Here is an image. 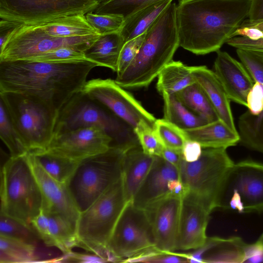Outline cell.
Listing matches in <instances>:
<instances>
[{
    "instance_id": "1",
    "label": "cell",
    "mask_w": 263,
    "mask_h": 263,
    "mask_svg": "<svg viewBox=\"0 0 263 263\" xmlns=\"http://www.w3.org/2000/svg\"><path fill=\"white\" fill-rule=\"evenodd\" d=\"M250 0H179V46L197 55L220 50L248 17Z\"/></svg>"
},
{
    "instance_id": "2",
    "label": "cell",
    "mask_w": 263,
    "mask_h": 263,
    "mask_svg": "<svg viewBox=\"0 0 263 263\" xmlns=\"http://www.w3.org/2000/svg\"><path fill=\"white\" fill-rule=\"evenodd\" d=\"M98 64L88 60L53 63L29 60L0 62V92L36 96L58 111L81 91Z\"/></svg>"
},
{
    "instance_id": "3",
    "label": "cell",
    "mask_w": 263,
    "mask_h": 263,
    "mask_svg": "<svg viewBox=\"0 0 263 263\" xmlns=\"http://www.w3.org/2000/svg\"><path fill=\"white\" fill-rule=\"evenodd\" d=\"M177 5L172 2L145 31L139 51L115 81L124 89L147 87L173 60L179 46L176 26Z\"/></svg>"
},
{
    "instance_id": "4",
    "label": "cell",
    "mask_w": 263,
    "mask_h": 263,
    "mask_svg": "<svg viewBox=\"0 0 263 263\" xmlns=\"http://www.w3.org/2000/svg\"><path fill=\"white\" fill-rule=\"evenodd\" d=\"M90 126H96L104 131L112 139L111 147L126 153L140 146L133 129L81 90L58 110L54 136Z\"/></svg>"
},
{
    "instance_id": "5",
    "label": "cell",
    "mask_w": 263,
    "mask_h": 263,
    "mask_svg": "<svg viewBox=\"0 0 263 263\" xmlns=\"http://www.w3.org/2000/svg\"><path fill=\"white\" fill-rule=\"evenodd\" d=\"M128 202L122 177L80 213L76 234L78 247L110 261L107 247L117 221Z\"/></svg>"
},
{
    "instance_id": "6",
    "label": "cell",
    "mask_w": 263,
    "mask_h": 263,
    "mask_svg": "<svg viewBox=\"0 0 263 263\" xmlns=\"http://www.w3.org/2000/svg\"><path fill=\"white\" fill-rule=\"evenodd\" d=\"M43 206L42 192L27 153L10 157L1 170V214L31 227Z\"/></svg>"
},
{
    "instance_id": "7",
    "label": "cell",
    "mask_w": 263,
    "mask_h": 263,
    "mask_svg": "<svg viewBox=\"0 0 263 263\" xmlns=\"http://www.w3.org/2000/svg\"><path fill=\"white\" fill-rule=\"evenodd\" d=\"M0 100L28 153L47 149L54 136L58 111L31 95L0 92Z\"/></svg>"
},
{
    "instance_id": "8",
    "label": "cell",
    "mask_w": 263,
    "mask_h": 263,
    "mask_svg": "<svg viewBox=\"0 0 263 263\" xmlns=\"http://www.w3.org/2000/svg\"><path fill=\"white\" fill-rule=\"evenodd\" d=\"M125 154L110 147L79 162L66 185L80 213L121 178Z\"/></svg>"
},
{
    "instance_id": "9",
    "label": "cell",
    "mask_w": 263,
    "mask_h": 263,
    "mask_svg": "<svg viewBox=\"0 0 263 263\" xmlns=\"http://www.w3.org/2000/svg\"><path fill=\"white\" fill-rule=\"evenodd\" d=\"M234 163L226 149L202 148L200 157L195 161H185L182 157L178 170L187 193L212 212L216 209L221 185Z\"/></svg>"
},
{
    "instance_id": "10",
    "label": "cell",
    "mask_w": 263,
    "mask_h": 263,
    "mask_svg": "<svg viewBox=\"0 0 263 263\" xmlns=\"http://www.w3.org/2000/svg\"><path fill=\"white\" fill-rule=\"evenodd\" d=\"M216 208L263 214V164L251 160L234 163L221 185Z\"/></svg>"
},
{
    "instance_id": "11",
    "label": "cell",
    "mask_w": 263,
    "mask_h": 263,
    "mask_svg": "<svg viewBox=\"0 0 263 263\" xmlns=\"http://www.w3.org/2000/svg\"><path fill=\"white\" fill-rule=\"evenodd\" d=\"M110 261L127 259L157 251L152 226L145 210L128 202L124 209L108 241ZM161 252V251H160Z\"/></svg>"
},
{
    "instance_id": "12",
    "label": "cell",
    "mask_w": 263,
    "mask_h": 263,
    "mask_svg": "<svg viewBox=\"0 0 263 263\" xmlns=\"http://www.w3.org/2000/svg\"><path fill=\"white\" fill-rule=\"evenodd\" d=\"M99 34L59 37L50 35L35 25L21 24L0 48V62L25 60L57 48L68 47L84 52Z\"/></svg>"
},
{
    "instance_id": "13",
    "label": "cell",
    "mask_w": 263,
    "mask_h": 263,
    "mask_svg": "<svg viewBox=\"0 0 263 263\" xmlns=\"http://www.w3.org/2000/svg\"><path fill=\"white\" fill-rule=\"evenodd\" d=\"M99 0H0L1 20L31 25L93 11Z\"/></svg>"
},
{
    "instance_id": "14",
    "label": "cell",
    "mask_w": 263,
    "mask_h": 263,
    "mask_svg": "<svg viewBox=\"0 0 263 263\" xmlns=\"http://www.w3.org/2000/svg\"><path fill=\"white\" fill-rule=\"evenodd\" d=\"M81 91L105 106L133 130L142 123L154 127L155 117L115 80L93 79L86 82Z\"/></svg>"
},
{
    "instance_id": "15",
    "label": "cell",
    "mask_w": 263,
    "mask_h": 263,
    "mask_svg": "<svg viewBox=\"0 0 263 263\" xmlns=\"http://www.w3.org/2000/svg\"><path fill=\"white\" fill-rule=\"evenodd\" d=\"M111 138L96 126L82 127L54 136L47 150L80 162L107 151Z\"/></svg>"
},
{
    "instance_id": "16",
    "label": "cell",
    "mask_w": 263,
    "mask_h": 263,
    "mask_svg": "<svg viewBox=\"0 0 263 263\" xmlns=\"http://www.w3.org/2000/svg\"><path fill=\"white\" fill-rule=\"evenodd\" d=\"M182 197L170 193L144 209L149 220L156 248L163 252L176 250Z\"/></svg>"
},
{
    "instance_id": "17",
    "label": "cell",
    "mask_w": 263,
    "mask_h": 263,
    "mask_svg": "<svg viewBox=\"0 0 263 263\" xmlns=\"http://www.w3.org/2000/svg\"><path fill=\"white\" fill-rule=\"evenodd\" d=\"M211 213L192 195L182 197L176 250H195L205 243Z\"/></svg>"
},
{
    "instance_id": "18",
    "label": "cell",
    "mask_w": 263,
    "mask_h": 263,
    "mask_svg": "<svg viewBox=\"0 0 263 263\" xmlns=\"http://www.w3.org/2000/svg\"><path fill=\"white\" fill-rule=\"evenodd\" d=\"M27 156L43 196L42 209L60 215L76 229L80 212L66 184L49 176L32 154L27 153Z\"/></svg>"
},
{
    "instance_id": "19",
    "label": "cell",
    "mask_w": 263,
    "mask_h": 263,
    "mask_svg": "<svg viewBox=\"0 0 263 263\" xmlns=\"http://www.w3.org/2000/svg\"><path fill=\"white\" fill-rule=\"evenodd\" d=\"M214 71L231 101L247 107V99L254 82L245 66L228 52L219 50Z\"/></svg>"
},
{
    "instance_id": "20",
    "label": "cell",
    "mask_w": 263,
    "mask_h": 263,
    "mask_svg": "<svg viewBox=\"0 0 263 263\" xmlns=\"http://www.w3.org/2000/svg\"><path fill=\"white\" fill-rule=\"evenodd\" d=\"M180 179L177 167L162 157L156 156L148 175L132 202L133 204L145 209L171 193L170 182Z\"/></svg>"
},
{
    "instance_id": "21",
    "label": "cell",
    "mask_w": 263,
    "mask_h": 263,
    "mask_svg": "<svg viewBox=\"0 0 263 263\" xmlns=\"http://www.w3.org/2000/svg\"><path fill=\"white\" fill-rule=\"evenodd\" d=\"M31 226L48 247H55L68 254L78 246L76 229L62 216L42 209L31 221Z\"/></svg>"
},
{
    "instance_id": "22",
    "label": "cell",
    "mask_w": 263,
    "mask_h": 263,
    "mask_svg": "<svg viewBox=\"0 0 263 263\" xmlns=\"http://www.w3.org/2000/svg\"><path fill=\"white\" fill-rule=\"evenodd\" d=\"M196 82L201 86L219 120L237 131L230 106V100L214 71L205 66H193Z\"/></svg>"
},
{
    "instance_id": "23",
    "label": "cell",
    "mask_w": 263,
    "mask_h": 263,
    "mask_svg": "<svg viewBox=\"0 0 263 263\" xmlns=\"http://www.w3.org/2000/svg\"><path fill=\"white\" fill-rule=\"evenodd\" d=\"M155 157L145 154L140 145L125 153L123 161L122 179L128 202H132L148 175Z\"/></svg>"
},
{
    "instance_id": "24",
    "label": "cell",
    "mask_w": 263,
    "mask_h": 263,
    "mask_svg": "<svg viewBox=\"0 0 263 263\" xmlns=\"http://www.w3.org/2000/svg\"><path fill=\"white\" fill-rule=\"evenodd\" d=\"M184 132L188 140L197 142L202 148L227 149L240 141L238 130L232 129L219 119Z\"/></svg>"
},
{
    "instance_id": "25",
    "label": "cell",
    "mask_w": 263,
    "mask_h": 263,
    "mask_svg": "<svg viewBox=\"0 0 263 263\" xmlns=\"http://www.w3.org/2000/svg\"><path fill=\"white\" fill-rule=\"evenodd\" d=\"M125 43L119 31L100 35L84 52L86 59L117 72L121 49Z\"/></svg>"
},
{
    "instance_id": "26",
    "label": "cell",
    "mask_w": 263,
    "mask_h": 263,
    "mask_svg": "<svg viewBox=\"0 0 263 263\" xmlns=\"http://www.w3.org/2000/svg\"><path fill=\"white\" fill-rule=\"evenodd\" d=\"M210 248L203 258V262H245L247 244L239 237L224 238L208 237Z\"/></svg>"
},
{
    "instance_id": "27",
    "label": "cell",
    "mask_w": 263,
    "mask_h": 263,
    "mask_svg": "<svg viewBox=\"0 0 263 263\" xmlns=\"http://www.w3.org/2000/svg\"><path fill=\"white\" fill-rule=\"evenodd\" d=\"M157 77V89L161 95L175 94L196 82L193 66L173 60L163 68Z\"/></svg>"
},
{
    "instance_id": "28",
    "label": "cell",
    "mask_w": 263,
    "mask_h": 263,
    "mask_svg": "<svg viewBox=\"0 0 263 263\" xmlns=\"http://www.w3.org/2000/svg\"><path fill=\"white\" fill-rule=\"evenodd\" d=\"M173 0H161L135 12L124 20L119 31L125 42L145 32L151 25L173 2Z\"/></svg>"
},
{
    "instance_id": "29",
    "label": "cell",
    "mask_w": 263,
    "mask_h": 263,
    "mask_svg": "<svg viewBox=\"0 0 263 263\" xmlns=\"http://www.w3.org/2000/svg\"><path fill=\"white\" fill-rule=\"evenodd\" d=\"M31 25L37 26L50 35L59 37H71L98 34L87 22L85 15L61 17Z\"/></svg>"
},
{
    "instance_id": "30",
    "label": "cell",
    "mask_w": 263,
    "mask_h": 263,
    "mask_svg": "<svg viewBox=\"0 0 263 263\" xmlns=\"http://www.w3.org/2000/svg\"><path fill=\"white\" fill-rule=\"evenodd\" d=\"M164 119L183 130L193 129L207 123L190 110L176 94L163 93Z\"/></svg>"
},
{
    "instance_id": "31",
    "label": "cell",
    "mask_w": 263,
    "mask_h": 263,
    "mask_svg": "<svg viewBox=\"0 0 263 263\" xmlns=\"http://www.w3.org/2000/svg\"><path fill=\"white\" fill-rule=\"evenodd\" d=\"M29 154L49 176L64 184H67L79 162L47 149Z\"/></svg>"
},
{
    "instance_id": "32",
    "label": "cell",
    "mask_w": 263,
    "mask_h": 263,
    "mask_svg": "<svg viewBox=\"0 0 263 263\" xmlns=\"http://www.w3.org/2000/svg\"><path fill=\"white\" fill-rule=\"evenodd\" d=\"M175 94L190 110L207 123L219 119L208 97L198 83L195 82Z\"/></svg>"
},
{
    "instance_id": "33",
    "label": "cell",
    "mask_w": 263,
    "mask_h": 263,
    "mask_svg": "<svg viewBox=\"0 0 263 263\" xmlns=\"http://www.w3.org/2000/svg\"><path fill=\"white\" fill-rule=\"evenodd\" d=\"M238 127L239 142L263 154V110L254 115L247 110L239 117Z\"/></svg>"
},
{
    "instance_id": "34",
    "label": "cell",
    "mask_w": 263,
    "mask_h": 263,
    "mask_svg": "<svg viewBox=\"0 0 263 263\" xmlns=\"http://www.w3.org/2000/svg\"><path fill=\"white\" fill-rule=\"evenodd\" d=\"M36 246L27 242L0 235V262H28L37 261Z\"/></svg>"
},
{
    "instance_id": "35",
    "label": "cell",
    "mask_w": 263,
    "mask_h": 263,
    "mask_svg": "<svg viewBox=\"0 0 263 263\" xmlns=\"http://www.w3.org/2000/svg\"><path fill=\"white\" fill-rule=\"evenodd\" d=\"M227 44L263 57V32L256 28L241 25Z\"/></svg>"
},
{
    "instance_id": "36",
    "label": "cell",
    "mask_w": 263,
    "mask_h": 263,
    "mask_svg": "<svg viewBox=\"0 0 263 263\" xmlns=\"http://www.w3.org/2000/svg\"><path fill=\"white\" fill-rule=\"evenodd\" d=\"M160 1L161 0H104L92 12L119 15L125 20L138 11Z\"/></svg>"
},
{
    "instance_id": "37",
    "label": "cell",
    "mask_w": 263,
    "mask_h": 263,
    "mask_svg": "<svg viewBox=\"0 0 263 263\" xmlns=\"http://www.w3.org/2000/svg\"><path fill=\"white\" fill-rule=\"evenodd\" d=\"M0 138L8 148L10 157L20 156L28 153L1 100H0Z\"/></svg>"
},
{
    "instance_id": "38",
    "label": "cell",
    "mask_w": 263,
    "mask_h": 263,
    "mask_svg": "<svg viewBox=\"0 0 263 263\" xmlns=\"http://www.w3.org/2000/svg\"><path fill=\"white\" fill-rule=\"evenodd\" d=\"M0 215V235L11 237L36 246L41 238L32 227L6 215L1 214Z\"/></svg>"
},
{
    "instance_id": "39",
    "label": "cell",
    "mask_w": 263,
    "mask_h": 263,
    "mask_svg": "<svg viewBox=\"0 0 263 263\" xmlns=\"http://www.w3.org/2000/svg\"><path fill=\"white\" fill-rule=\"evenodd\" d=\"M154 129L165 147L182 152L187 140L183 130L164 118L156 119Z\"/></svg>"
},
{
    "instance_id": "40",
    "label": "cell",
    "mask_w": 263,
    "mask_h": 263,
    "mask_svg": "<svg viewBox=\"0 0 263 263\" xmlns=\"http://www.w3.org/2000/svg\"><path fill=\"white\" fill-rule=\"evenodd\" d=\"M85 17L99 35L119 31L124 22V18L119 15L98 14L93 12L86 13Z\"/></svg>"
},
{
    "instance_id": "41",
    "label": "cell",
    "mask_w": 263,
    "mask_h": 263,
    "mask_svg": "<svg viewBox=\"0 0 263 263\" xmlns=\"http://www.w3.org/2000/svg\"><path fill=\"white\" fill-rule=\"evenodd\" d=\"M134 130L142 149L145 154L153 156H161L164 146L153 127L148 124L142 123Z\"/></svg>"
},
{
    "instance_id": "42",
    "label": "cell",
    "mask_w": 263,
    "mask_h": 263,
    "mask_svg": "<svg viewBox=\"0 0 263 263\" xmlns=\"http://www.w3.org/2000/svg\"><path fill=\"white\" fill-rule=\"evenodd\" d=\"M84 52L68 47H62L32 57L27 60L46 63H71L86 60Z\"/></svg>"
},
{
    "instance_id": "43",
    "label": "cell",
    "mask_w": 263,
    "mask_h": 263,
    "mask_svg": "<svg viewBox=\"0 0 263 263\" xmlns=\"http://www.w3.org/2000/svg\"><path fill=\"white\" fill-rule=\"evenodd\" d=\"M124 262L184 263L189 262L186 253L154 251L128 258Z\"/></svg>"
},
{
    "instance_id": "44",
    "label": "cell",
    "mask_w": 263,
    "mask_h": 263,
    "mask_svg": "<svg viewBox=\"0 0 263 263\" xmlns=\"http://www.w3.org/2000/svg\"><path fill=\"white\" fill-rule=\"evenodd\" d=\"M145 34V32L124 43L119 57L117 76L121 75L135 58L143 41Z\"/></svg>"
},
{
    "instance_id": "45",
    "label": "cell",
    "mask_w": 263,
    "mask_h": 263,
    "mask_svg": "<svg viewBox=\"0 0 263 263\" xmlns=\"http://www.w3.org/2000/svg\"><path fill=\"white\" fill-rule=\"evenodd\" d=\"M247 108L254 115L263 110V83L254 82L247 96Z\"/></svg>"
},
{
    "instance_id": "46",
    "label": "cell",
    "mask_w": 263,
    "mask_h": 263,
    "mask_svg": "<svg viewBox=\"0 0 263 263\" xmlns=\"http://www.w3.org/2000/svg\"><path fill=\"white\" fill-rule=\"evenodd\" d=\"M263 262V233L254 243H248L245 262Z\"/></svg>"
},
{
    "instance_id": "47",
    "label": "cell",
    "mask_w": 263,
    "mask_h": 263,
    "mask_svg": "<svg viewBox=\"0 0 263 263\" xmlns=\"http://www.w3.org/2000/svg\"><path fill=\"white\" fill-rule=\"evenodd\" d=\"M202 147L197 142L187 140L182 149V158L187 162H193L200 156Z\"/></svg>"
},
{
    "instance_id": "48",
    "label": "cell",
    "mask_w": 263,
    "mask_h": 263,
    "mask_svg": "<svg viewBox=\"0 0 263 263\" xmlns=\"http://www.w3.org/2000/svg\"><path fill=\"white\" fill-rule=\"evenodd\" d=\"M249 22L263 20V0H250V7L248 19Z\"/></svg>"
},
{
    "instance_id": "49",
    "label": "cell",
    "mask_w": 263,
    "mask_h": 263,
    "mask_svg": "<svg viewBox=\"0 0 263 263\" xmlns=\"http://www.w3.org/2000/svg\"><path fill=\"white\" fill-rule=\"evenodd\" d=\"M20 24L1 20L0 21V48L6 42L12 32L19 26Z\"/></svg>"
},
{
    "instance_id": "50",
    "label": "cell",
    "mask_w": 263,
    "mask_h": 263,
    "mask_svg": "<svg viewBox=\"0 0 263 263\" xmlns=\"http://www.w3.org/2000/svg\"><path fill=\"white\" fill-rule=\"evenodd\" d=\"M161 157L166 161L175 166L178 170L179 164L182 158V152L164 147Z\"/></svg>"
},
{
    "instance_id": "51",
    "label": "cell",
    "mask_w": 263,
    "mask_h": 263,
    "mask_svg": "<svg viewBox=\"0 0 263 263\" xmlns=\"http://www.w3.org/2000/svg\"><path fill=\"white\" fill-rule=\"evenodd\" d=\"M241 26L256 28L263 32V20L251 23L246 20L241 24Z\"/></svg>"
},
{
    "instance_id": "52",
    "label": "cell",
    "mask_w": 263,
    "mask_h": 263,
    "mask_svg": "<svg viewBox=\"0 0 263 263\" xmlns=\"http://www.w3.org/2000/svg\"><path fill=\"white\" fill-rule=\"evenodd\" d=\"M99 1H100V2H102V1H103L104 0H99Z\"/></svg>"
}]
</instances>
